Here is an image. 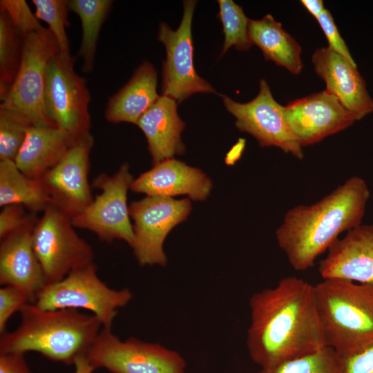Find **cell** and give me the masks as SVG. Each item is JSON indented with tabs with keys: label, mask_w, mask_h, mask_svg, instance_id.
Here are the masks:
<instances>
[{
	"label": "cell",
	"mask_w": 373,
	"mask_h": 373,
	"mask_svg": "<svg viewBox=\"0 0 373 373\" xmlns=\"http://www.w3.org/2000/svg\"><path fill=\"white\" fill-rule=\"evenodd\" d=\"M247 347L260 368L313 354L326 347L314 287L287 276L254 294L249 300Z\"/></svg>",
	"instance_id": "obj_1"
},
{
	"label": "cell",
	"mask_w": 373,
	"mask_h": 373,
	"mask_svg": "<svg viewBox=\"0 0 373 373\" xmlns=\"http://www.w3.org/2000/svg\"><path fill=\"white\" fill-rule=\"evenodd\" d=\"M370 198L365 180L353 175L320 200L289 209L276 238L291 267L309 269L341 233L362 224Z\"/></svg>",
	"instance_id": "obj_2"
},
{
	"label": "cell",
	"mask_w": 373,
	"mask_h": 373,
	"mask_svg": "<svg viewBox=\"0 0 373 373\" xmlns=\"http://www.w3.org/2000/svg\"><path fill=\"white\" fill-rule=\"evenodd\" d=\"M19 313L18 327L1 334L0 354L36 352L51 361L74 365L86 356L103 327L97 316L75 309L44 310L28 303Z\"/></svg>",
	"instance_id": "obj_3"
},
{
	"label": "cell",
	"mask_w": 373,
	"mask_h": 373,
	"mask_svg": "<svg viewBox=\"0 0 373 373\" xmlns=\"http://www.w3.org/2000/svg\"><path fill=\"white\" fill-rule=\"evenodd\" d=\"M325 344L342 358L373 345V285L323 279L314 285Z\"/></svg>",
	"instance_id": "obj_4"
},
{
	"label": "cell",
	"mask_w": 373,
	"mask_h": 373,
	"mask_svg": "<svg viewBox=\"0 0 373 373\" xmlns=\"http://www.w3.org/2000/svg\"><path fill=\"white\" fill-rule=\"evenodd\" d=\"M97 271L94 262L75 269L61 280L46 285L33 303L44 310L87 309L99 319L102 328L111 329L117 309L127 305L133 294L128 288L109 287Z\"/></svg>",
	"instance_id": "obj_5"
},
{
	"label": "cell",
	"mask_w": 373,
	"mask_h": 373,
	"mask_svg": "<svg viewBox=\"0 0 373 373\" xmlns=\"http://www.w3.org/2000/svg\"><path fill=\"white\" fill-rule=\"evenodd\" d=\"M58 52L48 28L25 38L19 71L0 108L21 115L32 126L56 127L46 108L45 87L48 62Z\"/></svg>",
	"instance_id": "obj_6"
},
{
	"label": "cell",
	"mask_w": 373,
	"mask_h": 373,
	"mask_svg": "<svg viewBox=\"0 0 373 373\" xmlns=\"http://www.w3.org/2000/svg\"><path fill=\"white\" fill-rule=\"evenodd\" d=\"M32 245L46 285L61 280L75 269L94 262L92 247L77 233L71 217L53 204L37 220Z\"/></svg>",
	"instance_id": "obj_7"
},
{
	"label": "cell",
	"mask_w": 373,
	"mask_h": 373,
	"mask_svg": "<svg viewBox=\"0 0 373 373\" xmlns=\"http://www.w3.org/2000/svg\"><path fill=\"white\" fill-rule=\"evenodd\" d=\"M75 59L68 61L56 54L49 61L46 74L45 104L56 128L72 145L90 134V95L86 79L73 68Z\"/></svg>",
	"instance_id": "obj_8"
},
{
	"label": "cell",
	"mask_w": 373,
	"mask_h": 373,
	"mask_svg": "<svg viewBox=\"0 0 373 373\" xmlns=\"http://www.w3.org/2000/svg\"><path fill=\"white\" fill-rule=\"evenodd\" d=\"M86 357L95 370L102 367L111 373H185L186 367L174 350L134 337L122 341L104 328Z\"/></svg>",
	"instance_id": "obj_9"
},
{
	"label": "cell",
	"mask_w": 373,
	"mask_h": 373,
	"mask_svg": "<svg viewBox=\"0 0 373 373\" xmlns=\"http://www.w3.org/2000/svg\"><path fill=\"white\" fill-rule=\"evenodd\" d=\"M133 181L129 165L126 162L113 175L99 174L93 186L101 192L83 212L72 218L73 226L93 232L102 241L111 242L118 239L131 247L134 233L127 193Z\"/></svg>",
	"instance_id": "obj_10"
},
{
	"label": "cell",
	"mask_w": 373,
	"mask_h": 373,
	"mask_svg": "<svg viewBox=\"0 0 373 373\" xmlns=\"http://www.w3.org/2000/svg\"><path fill=\"white\" fill-rule=\"evenodd\" d=\"M191 211L189 199L146 196L129 205L133 221L134 240L131 245L141 266H165L163 245L168 233L186 219Z\"/></svg>",
	"instance_id": "obj_11"
},
{
	"label": "cell",
	"mask_w": 373,
	"mask_h": 373,
	"mask_svg": "<svg viewBox=\"0 0 373 373\" xmlns=\"http://www.w3.org/2000/svg\"><path fill=\"white\" fill-rule=\"evenodd\" d=\"M197 1H184V12L177 30L165 22L159 25L158 40L166 49L163 62L162 94L182 102L195 93H218L204 79L198 75L193 65L192 19Z\"/></svg>",
	"instance_id": "obj_12"
},
{
	"label": "cell",
	"mask_w": 373,
	"mask_h": 373,
	"mask_svg": "<svg viewBox=\"0 0 373 373\" xmlns=\"http://www.w3.org/2000/svg\"><path fill=\"white\" fill-rule=\"evenodd\" d=\"M259 86L258 95L247 103H239L222 95L227 110L236 119V128L254 137L261 147L275 146L303 160V147L287 126L283 106L274 99L265 79L260 81Z\"/></svg>",
	"instance_id": "obj_13"
},
{
	"label": "cell",
	"mask_w": 373,
	"mask_h": 373,
	"mask_svg": "<svg viewBox=\"0 0 373 373\" xmlns=\"http://www.w3.org/2000/svg\"><path fill=\"white\" fill-rule=\"evenodd\" d=\"M93 143L91 133L84 136L40 178L51 204L71 218L83 212L94 198L88 182Z\"/></svg>",
	"instance_id": "obj_14"
},
{
	"label": "cell",
	"mask_w": 373,
	"mask_h": 373,
	"mask_svg": "<svg viewBox=\"0 0 373 373\" xmlns=\"http://www.w3.org/2000/svg\"><path fill=\"white\" fill-rule=\"evenodd\" d=\"M287 126L302 146L312 145L352 126L354 115L327 90L283 106Z\"/></svg>",
	"instance_id": "obj_15"
},
{
	"label": "cell",
	"mask_w": 373,
	"mask_h": 373,
	"mask_svg": "<svg viewBox=\"0 0 373 373\" xmlns=\"http://www.w3.org/2000/svg\"><path fill=\"white\" fill-rule=\"evenodd\" d=\"M318 264L323 279H341L373 285V225L363 224L338 238Z\"/></svg>",
	"instance_id": "obj_16"
},
{
	"label": "cell",
	"mask_w": 373,
	"mask_h": 373,
	"mask_svg": "<svg viewBox=\"0 0 373 373\" xmlns=\"http://www.w3.org/2000/svg\"><path fill=\"white\" fill-rule=\"evenodd\" d=\"M36 215L25 225L1 239L0 283L23 290L31 303L46 285L42 268L32 245Z\"/></svg>",
	"instance_id": "obj_17"
},
{
	"label": "cell",
	"mask_w": 373,
	"mask_h": 373,
	"mask_svg": "<svg viewBox=\"0 0 373 373\" xmlns=\"http://www.w3.org/2000/svg\"><path fill=\"white\" fill-rule=\"evenodd\" d=\"M314 70L325 82L326 89L360 120L373 113V99L356 65L328 47L317 48L312 57Z\"/></svg>",
	"instance_id": "obj_18"
},
{
	"label": "cell",
	"mask_w": 373,
	"mask_h": 373,
	"mask_svg": "<svg viewBox=\"0 0 373 373\" xmlns=\"http://www.w3.org/2000/svg\"><path fill=\"white\" fill-rule=\"evenodd\" d=\"M212 182L200 169L174 158L163 160L133 180L131 190L146 196L171 198L187 195L194 200H204Z\"/></svg>",
	"instance_id": "obj_19"
},
{
	"label": "cell",
	"mask_w": 373,
	"mask_h": 373,
	"mask_svg": "<svg viewBox=\"0 0 373 373\" xmlns=\"http://www.w3.org/2000/svg\"><path fill=\"white\" fill-rule=\"evenodd\" d=\"M177 105L173 99L161 95L136 124L146 137L153 164L184 153L181 133L185 124L178 114Z\"/></svg>",
	"instance_id": "obj_20"
},
{
	"label": "cell",
	"mask_w": 373,
	"mask_h": 373,
	"mask_svg": "<svg viewBox=\"0 0 373 373\" xmlns=\"http://www.w3.org/2000/svg\"><path fill=\"white\" fill-rule=\"evenodd\" d=\"M157 75L153 65L144 61L131 79L111 97L105 110V117L112 123L137 124L140 118L159 99L157 93Z\"/></svg>",
	"instance_id": "obj_21"
},
{
	"label": "cell",
	"mask_w": 373,
	"mask_h": 373,
	"mask_svg": "<svg viewBox=\"0 0 373 373\" xmlns=\"http://www.w3.org/2000/svg\"><path fill=\"white\" fill-rule=\"evenodd\" d=\"M71 146L68 138L56 127L30 126L14 162L26 175L40 179Z\"/></svg>",
	"instance_id": "obj_22"
},
{
	"label": "cell",
	"mask_w": 373,
	"mask_h": 373,
	"mask_svg": "<svg viewBox=\"0 0 373 373\" xmlns=\"http://www.w3.org/2000/svg\"><path fill=\"white\" fill-rule=\"evenodd\" d=\"M248 37L251 44L260 48L266 59L294 75L302 71L301 46L271 15L261 19H249Z\"/></svg>",
	"instance_id": "obj_23"
},
{
	"label": "cell",
	"mask_w": 373,
	"mask_h": 373,
	"mask_svg": "<svg viewBox=\"0 0 373 373\" xmlns=\"http://www.w3.org/2000/svg\"><path fill=\"white\" fill-rule=\"evenodd\" d=\"M12 204L37 213L52 204L40 179L26 175L12 160H0V206Z\"/></svg>",
	"instance_id": "obj_24"
},
{
	"label": "cell",
	"mask_w": 373,
	"mask_h": 373,
	"mask_svg": "<svg viewBox=\"0 0 373 373\" xmlns=\"http://www.w3.org/2000/svg\"><path fill=\"white\" fill-rule=\"evenodd\" d=\"M111 0H70L68 9L78 15L82 37L78 55L83 60L82 70L90 72L94 66L99 34L112 7Z\"/></svg>",
	"instance_id": "obj_25"
},
{
	"label": "cell",
	"mask_w": 373,
	"mask_h": 373,
	"mask_svg": "<svg viewBox=\"0 0 373 373\" xmlns=\"http://www.w3.org/2000/svg\"><path fill=\"white\" fill-rule=\"evenodd\" d=\"M24 38L8 15L0 10V99L7 97L19 71Z\"/></svg>",
	"instance_id": "obj_26"
},
{
	"label": "cell",
	"mask_w": 373,
	"mask_h": 373,
	"mask_svg": "<svg viewBox=\"0 0 373 373\" xmlns=\"http://www.w3.org/2000/svg\"><path fill=\"white\" fill-rule=\"evenodd\" d=\"M256 373H343V358L332 348L323 349Z\"/></svg>",
	"instance_id": "obj_27"
},
{
	"label": "cell",
	"mask_w": 373,
	"mask_h": 373,
	"mask_svg": "<svg viewBox=\"0 0 373 373\" xmlns=\"http://www.w3.org/2000/svg\"><path fill=\"white\" fill-rule=\"evenodd\" d=\"M35 8V15L48 25V29L54 35L59 54L64 59L70 61L74 58L70 55V42L66 28L70 23L68 21V1L65 0H32Z\"/></svg>",
	"instance_id": "obj_28"
},
{
	"label": "cell",
	"mask_w": 373,
	"mask_h": 373,
	"mask_svg": "<svg viewBox=\"0 0 373 373\" xmlns=\"http://www.w3.org/2000/svg\"><path fill=\"white\" fill-rule=\"evenodd\" d=\"M219 18L222 23L224 40L221 55L234 46L238 50H247L251 46L248 37L249 19L242 8L231 0L218 1Z\"/></svg>",
	"instance_id": "obj_29"
},
{
	"label": "cell",
	"mask_w": 373,
	"mask_h": 373,
	"mask_svg": "<svg viewBox=\"0 0 373 373\" xmlns=\"http://www.w3.org/2000/svg\"><path fill=\"white\" fill-rule=\"evenodd\" d=\"M30 126L21 115L0 108V160H15Z\"/></svg>",
	"instance_id": "obj_30"
},
{
	"label": "cell",
	"mask_w": 373,
	"mask_h": 373,
	"mask_svg": "<svg viewBox=\"0 0 373 373\" xmlns=\"http://www.w3.org/2000/svg\"><path fill=\"white\" fill-rule=\"evenodd\" d=\"M0 10L8 15L24 39L44 28L24 0H1Z\"/></svg>",
	"instance_id": "obj_31"
},
{
	"label": "cell",
	"mask_w": 373,
	"mask_h": 373,
	"mask_svg": "<svg viewBox=\"0 0 373 373\" xmlns=\"http://www.w3.org/2000/svg\"><path fill=\"white\" fill-rule=\"evenodd\" d=\"M31 303L29 296L22 289L4 285L0 288V334L6 332L8 321L26 303Z\"/></svg>",
	"instance_id": "obj_32"
},
{
	"label": "cell",
	"mask_w": 373,
	"mask_h": 373,
	"mask_svg": "<svg viewBox=\"0 0 373 373\" xmlns=\"http://www.w3.org/2000/svg\"><path fill=\"white\" fill-rule=\"evenodd\" d=\"M329 44L328 48L340 55L352 64L356 65L350 52L341 37L331 12L325 8L316 19Z\"/></svg>",
	"instance_id": "obj_33"
},
{
	"label": "cell",
	"mask_w": 373,
	"mask_h": 373,
	"mask_svg": "<svg viewBox=\"0 0 373 373\" xmlns=\"http://www.w3.org/2000/svg\"><path fill=\"white\" fill-rule=\"evenodd\" d=\"M21 205H7L2 207L0 212V238L17 230L35 215L36 213H27Z\"/></svg>",
	"instance_id": "obj_34"
},
{
	"label": "cell",
	"mask_w": 373,
	"mask_h": 373,
	"mask_svg": "<svg viewBox=\"0 0 373 373\" xmlns=\"http://www.w3.org/2000/svg\"><path fill=\"white\" fill-rule=\"evenodd\" d=\"M343 373H373V345L363 351L343 358Z\"/></svg>",
	"instance_id": "obj_35"
},
{
	"label": "cell",
	"mask_w": 373,
	"mask_h": 373,
	"mask_svg": "<svg viewBox=\"0 0 373 373\" xmlns=\"http://www.w3.org/2000/svg\"><path fill=\"white\" fill-rule=\"evenodd\" d=\"M0 373H32L25 354L8 352L0 354Z\"/></svg>",
	"instance_id": "obj_36"
},
{
	"label": "cell",
	"mask_w": 373,
	"mask_h": 373,
	"mask_svg": "<svg viewBox=\"0 0 373 373\" xmlns=\"http://www.w3.org/2000/svg\"><path fill=\"white\" fill-rule=\"evenodd\" d=\"M301 3L316 19L325 10L321 0H302Z\"/></svg>",
	"instance_id": "obj_37"
},
{
	"label": "cell",
	"mask_w": 373,
	"mask_h": 373,
	"mask_svg": "<svg viewBox=\"0 0 373 373\" xmlns=\"http://www.w3.org/2000/svg\"><path fill=\"white\" fill-rule=\"evenodd\" d=\"M75 373H93L95 368L85 356L79 357L75 362Z\"/></svg>",
	"instance_id": "obj_38"
}]
</instances>
